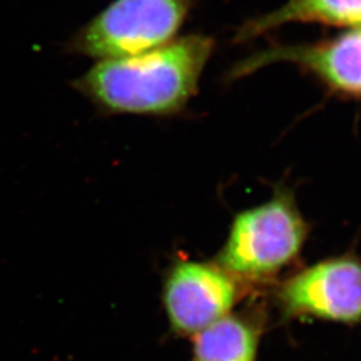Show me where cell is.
I'll return each instance as SVG.
<instances>
[{
    "instance_id": "6",
    "label": "cell",
    "mask_w": 361,
    "mask_h": 361,
    "mask_svg": "<svg viewBox=\"0 0 361 361\" xmlns=\"http://www.w3.org/2000/svg\"><path fill=\"white\" fill-rule=\"evenodd\" d=\"M276 63L295 66L337 97L361 99V27L316 42L271 44L237 62L226 77L237 80Z\"/></svg>"
},
{
    "instance_id": "8",
    "label": "cell",
    "mask_w": 361,
    "mask_h": 361,
    "mask_svg": "<svg viewBox=\"0 0 361 361\" xmlns=\"http://www.w3.org/2000/svg\"><path fill=\"white\" fill-rule=\"evenodd\" d=\"M290 23L361 27V0H286L277 10L244 22L233 42L246 43Z\"/></svg>"
},
{
    "instance_id": "5",
    "label": "cell",
    "mask_w": 361,
    "mask_h": 361,
    "mask_svg": "<svg viewBox=\"0 0 361 361\" xmlns=\"http://www.w3.org/2000/svg\"><path fill=\"white\" fill-rule=\"evenodd\" d=\"M250 293L213 259L178 258L169 267L162 285L169 328L178 337L193 338L232 313Z\"/></svg>"
},
{
    "instance_id": "1",
    "label": "cell",
    "mask_w": 361,
    "mask_h": 361,
    "mask_svg": "<svg viewBox=\"0 0 361 361\" xmlns=\"http://www.w3.org/2000/svg\"><path fill=\"white\" fill-rule=\"evenodd\" d=\"M214 46L209 35H182L150 51L98 61L71 86L104 116H177L197 95Z\"/></svg>"
},
{
    "instance_id": "7",
    "label": "cell",
    "mask_w": 361,
    "mask_h": 361,
    "mask_svg": "<svg viewBox=\"0 0 361 361\" xmlns=\"http://www.w3.org/2000/svg\"><path fill=\"white\" fill-rule=\"evenodd\" d=\"M265 324L262 307L232 312L194 336L190 361H257Z\"/></svg>"
},
{
    "instance_id": "4",
    "label": "cell",
    "mask_w": 361,
    "mask_h": 361,
    "mask_svg": "<svg viewBox=\"0 0 361 361\" xmlns=\"http://www.w3.org/2000/svg\"><path fill=\"white\" fill-rule=\"evenodd\" d=\"M273 301L285 322L360 325V256L347 252L297 269L273 285Z\"/></svg>"
},
{
    "instance_id": "2",
    "label": "cell",
    "mask_w": 361,
    "mask_h": 361,
    "mask_svg": "<svg viewBox=\"0 0 361 361\" xmlns=\"http://www.w3.org/2000/svg\"><path fill=\"white\" fill-rule=\"evenodd\" d=\"M310 232L293 190L281 185L267 202L233 217L213 261L252 292L273 286L296 265Z\"/></svg>"
},
{
    "instance_id": "3",
    "label": "cell",
    "mask_w": 361,
    "mask_h": 361,
    "mask_svg": "<svg viewBox=\"0 0 361 361\" xmlns=\"http://www.w3.org/2000/svg\"><path fill=\"white\" fill-rule=\"evenodd\" d=\"M195 0H114L66 43V51L97 61L150 51L177 38Z\"/></svg>"
}]
</instances>
